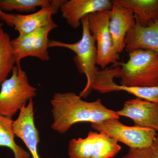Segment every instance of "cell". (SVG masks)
I'll return each instance as SVG.
<instances>
[{"label":"cell","mask_w":158,"mask_h":158,"mask_svg":"<svg viewBox=\"0 0 158 158\" xmlns=\"http://www.w3.org/2000/svg\"><path fill=\"white\" fill-rule=\"evenodd\" d=\"M64 0H53L50 8H41L37 12L28 14H12L0 10V19L14 28L19 35L28 34L52 22Z\"/></svg>","instance_id":"9c48e42d"},{"label":"cell","mask_w":158,"mask_h":158,"mask_svg":"<svg viewBox=\"0 0 158 158\" xmlns=\"http://www.w3.org/2000/svg\"><path fill=\"white\" fill-rule=\"evenodd\" d=\"M125 46L126 52L128 53L136 50L145 49L158 54V19L146 27L136 23L127 34Z\"/></svg>","instance_id":"9a60e30c"},{"label":"cell","mask_w":158,"mask_h":158,"mask_svg":"<svg viewBox=\"0 0 158 158\" xmlns=\"http://www.w3.org/2000/svg\"><path fill=\"white\" fill-rule=\"evenodd\" d=\"M122 158H153L152 149L150 148H130L128 152Z\"/></svg>","instance_id":"ffe728a7"},{"label":"cell","mask_w":158,"mask_h":158,"mask_svg":"<svg viewBox=\"0 0 158 158\" xmlns=\"http://www.w3.org/2000/svg\"><path fill=\"white\" fill-rule=\"evenodd\" d=\"M11 73V77L1 85L0 90V113L11 119L36 97L37 90L30 84L21 66L15 65Z\"/></svg>","instance_id":"277c9868"},{"label":"cell","mask_w":158,"mask_h":158,"mask_svg":"<svg viewBox=\"0 0 158 158\" xmlns=\"http://www.w3.org/2000/svg\"><path fill=\"white\" fill-rule=\"evenodd\" d=\"M53 123L52 128L60 134L66 133L79 123H96L110 118H119L116 111L103 104L100 99L88 102L74 92L55 93L51 100Z\"/></svg>","instance_id":"6da1fadb"},{"label":"cell","mask_w":158,"mask_h":158,"mask_svg":"<svg viewBox=\"0 0 158 158\" xmlns=\"http://www.w3.org/2000/svg\"><path fill=\"white\" fill-rule=\"evenodd\" d=\"M112 2L109 28L113 45L119 54L125 49V39L130 29L135 25V18L131 10Z\"/></svg>","instance_id":"5bb4252c"},{"label":"cell","mask_w":158,"mask_h":158,"mask_svg":"<svg viewBox=\"0 0 158 158\" xmlns=\"http://www.w3.org/2000/svg\"><path fill=\"white\" fill-rule=\"evenodd\" d=\"M114 2L131 10L136 23L146 27L158 19V0H113Z\"/></svg>","instance_id":"2e32d148"},{"label":"cell","mask_w":158,"mask_h":158,"mask_svg":"<svg viewBox=\"0 0 158 158\" xmlns=\"http://www.w3.org/2000/svg\"><path fill=\"white\" fill-rule=\"evenodd\" d=\"M112 1L109 0H69L63 1L59 8L62 17L73 29L81 25V20L89 15L111 10Z\"/></svg>","instance_id":"4fadbf2b"},{"label":"cell","mask_w":158,"mask_h":158,"mask_svg":"<svg viewBox=\"0 0 158 158\" xmlns=\"http://www.w3.org/2000/svg\"><path fill=\"white\" fill-rule=\"evenodd\" d=\"M116 112L119 117L131 118L136 126L158 132V103L136 98L125 102L122 109Z\"/></svg>","instance_id":"8fae6325"},{"label":"cell","mask_w":158,"mask_h":158,"mask_svg":"<svg viewBox=\"0 0 158 158\" xmlns=\"http://www.w3.org/2000/svg\"><path fill=\"white\" fill-rule=\"evenodd\" d=\"M1 20L0 19V30L2 29V26L3 25V23H2V22H1Z\"/></svg>","instance_id":"7402d4cb"},{"label":"cell","mask_w":158,"mask_h":158,"mask_svg":"<svg viewBox=\"0 0 158 158\" xmlns=\"http://www.w3.org/2000/svg\"><path fill=\"white\" fill-rule=\"evenodd\" d=\"M125 63L118 62L116 78L126 87H154L158 85V54L149 50L138 49L129 53Z\"/></svg>","instance_id":"3957f363"},{"label":"cell","mask_w":158,"mask_h":158,"mask_svg":"<svg viewBox=\"0 0 158 158\" xmlns=\"http://www.w3.org/2000/svg\"><path fill=\"white\" fill-rule=\"evenodd\" d=\"M110 14L109 10L88 15L89 30L96 42L97 65L103 69L111 64L116 65L119 60V54L113 45L109 28Z\"/></svg>","instance_id":"ba28073f"},{"label":"cell","mask_w":158,"mask_h":158,"mask_svg":"<svg viewBox=\"0 0 158 158\" xmlns=\"http://www.w3.org/2000/svg\"><path fill=\"white\" fill-rule=\"evenodd\" d=\"M13 123L12 119L0 113V147L11 150L15 158H31L30 153L15 142Z\"/></svg>","instance_id":"e0dca14e"},{"label":"cell","mask_w":158,"mask_h":158,"mask_svg":"<svg viewBox=\"0 0 158 158\" xmlns=\"http://www.w3.org/2000/svg\"><path fill=\"white\" fill-rule=\"evenodd\" d=\"M121 147L106 134L90 131L84 138L72 139L68 147L69 158H113Z\"/></svg>","instance_id":"8992f818"},{"label":"cell","mask_w":158,"mask_h":158,"mask_svg":"<svg viewBox=\"0 0 158 158\" xmlns=\"http://www.w3.org/2000/svg\"><path fill=\"white\" fill-rule=\"evenodd\" d=\"M9 34L0 30V87L12 72L15 60Z\"/></svg>","instance_id":"ac0fdd59"},{"label":"cell","mask_w":158,"mask_h":158,"mask_svg":"<svg viewBox=\"0 0 158 158\" xmlns=\"http://www.w3.org/2000/svg\"><path fill=\"white\" fill-rule=\"evenodd\" d=\"M13 127L15 136L22 140L31 158H41L38 152L39 135L34 122L33 99L20 110L18 117L13 121Z\"/></svg>","instance_id":"7c38bea8"},{"label":"cell","mask_w":158,"mask_h":158,"mask_svg":"<svg viewBox=\"0 0 158 158\" xmlns=\"http://www.w3.org/2000/svg\"><path fill=\"white\" fill-rule=\"evenodd\" d=\"M91 127L131 148H150L158 135L154 130L135 125H125L116 118L91 123Z\"/></svg>","instance_id":"5b68a950"},{"label":"cell","mask_w":158,"mask_h":158,"mask_svg":"<svg viewBox=\"0 0 158 158\" xmlns=\"http://www.w3.org/2000/svg\"><path fill=\"white\" fill-rule=\"evenodd\" d=\"M153 158H158V135L154 141L152 147Z\"/></svg>","instance_id":"44dd1931"},{"label":"cell","mask_w":158,"mask_h":158,"mask_svg":"<svg viewBox=\"0 0 158 158\" xmlns=\"http://www.w3.org/2000/svg\"><path fill=\"white\" fill-rule=\"evenodd\" d=\"M53 4V0H0V10L30 13L36 11L37 7L50 8Z\"/></svg>","instance_id":"d6986e66"},{"label":"cell","mask_w":158,"mask_h":158,"mask_svg":"<svg viewBox=\"0 0 158 158\" xmlns=\"http://www.w3.org/2000/svg\"><path fill=\"white\" fill-rule=\"evenodd\" d=\"M118 71V66L98 71L94 81L93 90L100 93L124 91L137 98L158 103V85L154 87H129L118 85L114 81Z\"/></svg>","instance_id":"30bf717a"},{"label":"cell","mask_w":158,"mask_h":158,"mask_svg":"<svg viewBox=\"0 0 158 158\" xmlns=\"http://www.w3.org/2000/svg\"><path fill=\"white\" fill-rule=\"evenodd\" d=\"M82 35L77 42L73 44L65 43L56 40H50L49 48H63L73 51L75 54L73 58L77 69L80 73L85 74L87 83L85 88L80 93L81 98H87L93 90L98 69L97 65V52L96 42L90 33L88 24V15L81 20Z\"/></svg>","instance_id":"7a4b0ae2"},{"label":"cell","mask_w":158,"mask_h":158,"mask_svg":"<svg viewBox=\"0 0 158 158\" xmlns=\"http://www.w3.org/2000/svg\"><path fill=\"white\" fill-rule=\"evenodd\" d=\"M57 27L53 20L28 34L19 35L11 40L15 65L20 66L21 60L27 57H35L44 62L48 61L50 59L48 52L49 34Z\"/></svg>","instance_id":"52a82bcc"}]
</instances>
